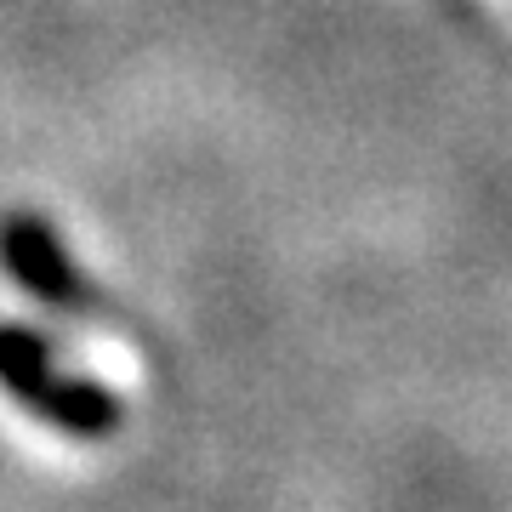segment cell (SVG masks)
<instances>
[{
	"instance_id": "1",
	"label": "cell",
	"mask_w": 512,
	"mask_h": 512,
	"mask_svg": "<svg viewBox=\"0 0 512 512\" xmlns=\"http://www.w3.org/2000/svg\"><path fill=\"white\" fill-rule=\"evenodd\" d=\"M0 387L74 439H109L126 416L103 382L69 376L57 365V353L29 325H0Z\"/></svg>"
},
{
	"instance_id": "2",
	"label": "cell",
	"mask_w": 512,
	"mask_h": 512,
	"mask_svg": "<svg viewBox=\"0 0 512 512\" xmlns=\"http://www.w3.org/2000/svg\"><path fill=\"white\" fill-rule=\"evenodd\" d=\"M0 256L18 274V285L29 296H40L46 308L63 313H97V291L80 279V268L69 262L63 239L46 228L40 217H6L0 222Z\"/></svg>"
}]
</instances>
